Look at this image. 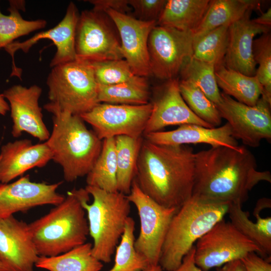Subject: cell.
<instances>
[{
	"mask_svg": "<svg viewBox=\"0 0 271 271\" xmlns=\"http://www.w3.org/2000/svg\"><path fill=\"white\" fill-rule=\"evenodd\" d=\"M195 165L192 195L206 199L242 204L259 182H271L270 172L258 171L254 155L243 146L200 151Z\"/></svg>",
	"mask_w": 271,
	"mask_h": 271,
	"instance_id": "6da1fadb",
	"label": "cell"
},
{
	"mask_svg": "<svg viewBox=\"0 0 271 271\" xmlns=\"http://www.w3.org/2000/svg\"><path fill=\"white\" fill-rule=\"evenodd\" d=\"M195 154L184 145H159L144 139L134 179L157 203L179 210L192 196Z\"/></svg>",
	"mask_w": 271,
	"mask_h": 271,
	"instance_id": "7a4b0ae2",
	"label": "cell"
},
{
	"mask_svg": "<svg viewBox=\"0 0 271 271\" xmlns=\"http://www.w3.org/2000/svg\"><path fill=\"white\" fill-rule=\"evenodd\" d=\"M230 203L192 195L169 224L159 261L162 269L173 271L177 268L194 242L223 219Z\"/></svg>",
	"mask_w": 271,
	"mask_h": 271,
	"instance_id": "3957f363",
	"label": "cell"
},
{
	"mask_svg": "<svg viewBox=\"0 0 271 271\" xmlns=\"http://www.w3.org/2000/svg\"><path fill=\"white\" fill-rule=\"evenodd\" d=\"M51 113L53 128L46 142L52 160L62 167L68 182L87 176L101 152L102 140L79 115L59 111Z\"/></svg>",
	"mask_w": 271,
	"mask_h": 271,
	"instance_id": "277c9868",
	"label": "cell"
},
{
	"mask_svg": "<svg viewBox=\"0 0 271 271\" xmlns=\"http://www.w3.org/2000/svg\"><path fill=\"white\" fill-rule=\"evenodd\" d=\"M29 227L39 256H56L85 243L88 223L77 189Z\"/></svg>",
	"mask_w": 271,
	"mask_h": 271,
	"instance_id": "5b68a950",
	"label": "cell"
},
{
	"mask_svg": "<svg viewBox=\"0 0 271 271\" xmlns=\"http://www.w3.org/2000/svg\"><path fill=\"white\" fill-rule=\"evenodd\" d=\"M77 190L93 240L92 254L101 262L108 263L129 217L130 202L126 195L118 191L110 192L90 186Z\"/></svg>",
	"mask_w": 271,
	"mask_h": 271,
	"instance_id": "8992f818",
	"label": "cell"
},
{
	"mask_svg": "<svg viewBox=\"0 0 271 271\" xmlns=\"http://www.w3.org/2000/svg\"><path fill=\"white\" fill-rule=\"evenodd\" d=\"M51 68L46 81L49 102L44 106L47 111L80 116L99 103L90 62L76 59Z\"/></svg>",
	"mask_w": 271,
	"mask_h": 271,
	"instance_id": "52a82bcc",
	"label": "cell"
},
{
	"mask_svg": "<svg viewBox=\"0 0 271 271\" xmlns=\"http://www.w3.org/2000/svg\"><path fill=\"white\" fill-rule=\"evenodd\" d=\"M126 197L136 207L140 221V231L134 241L135 249L146 258L149 265L159 264L169 224L178 210L157 203L140 189L134 179Z\"/></svg>",
	"mask_w": 271,
	"mask_h": 271,
	"instance_id": "ba28073f",
	"label": "cell"
},
{
	"mask_svg": "<svg viewBox=\"0 0 271 271\" xmlns=\"http://www.w3.org/2000/svg\"><path fill=\"white\" fill-rule=\"evenodd\" d=\"M195 262L203 271L240 259L250 252L262 256L259 247L241 233L230 222H217L196 243Z\"/></svg>",
	"mask_w": 271,
	"mask_h": 271,
	"instance_id": "9c48e42d",
	"label": "cell"
},
{
	"mask_svg": "<svg viewBox=\"0 0 271 271\" xmlns=\"http://www.w3.org/2000/svg\"><path fill=\"white\" fill-rule=\"evenodd\" d=\"M191 32L156 25L151 31L148 48L152 74L169 80L175 78L192 57Z\"/></svg>",
	"mask_w": 271,
	"mask_h": 271,
	"instance_id": "30bf717a",
	"label": "cell"
},
{
	"mask_svg": "<svg viewBox=\"0 0 271 271\" xmlns=\"http://www.w3.org/2000/svg\"><path fill=\"white\" fill-rule=\"evenodd\" d=\"M152 104H115L99 103L80 115L103 140L118 136L142 137L151 115Z\"/></svg>",
	"mask_w": 271,
	"mask_h": 271,
	"instance_id": "8fae6325",
	"label": "cell"
},
{
	"mask_svg": "<svg viewBox=\"0 0 271 271\" xmlns=\"http://www.w3.org/2000/svg\"><path fill=\"white\" fill-rule=\"evenodd\" d=\"M270 105L260 97L255 105L249 106L221 92L216 106L221 118L229 124L233 137L257 148L262 140H271Z\"/></svg>",
	"mask_w": 271,
	"mask_h": 271,
	"instance_id": "7c38bea8",
	"label": "cell"
},
{
	"mask_svg": "<svg viewBox=\"0 0 271 271\" xmlns=\"http://www.w3.org/2000/svg\"><path fill=\"white\" fill-rule=\"evenodd\" d=\"M103 14L93 9L79 14L75 36L77 59L93 62L123 59L120 43Z\"/></svg>",
	"mask_w": 271,
	"mask_h": 271,
	"instance_id": "4fadbf2b",
	"label": "cell"
},
{
	"mask_svg": "<svg viewBox=\"0 0 271 271\" xmlns=\"http://www.w3.org/2000/svg\"><path fill=\"white\" fill-rule=\"evenodd\" d=\"M61 184L32 182L28 175L12 183H1L0 219L35 207L58 205L65 197L57 192Z\"/></svg>",
	"mask_w": 271,
	"mask_h": 271,
	"instance_id": "5bb4252c",
	"label": "cell"
},
{
	"mask_svg": "<svg viewBox=\"0 0 271 271\" xmlns=\"http://www.w3.org/2000/svg\"><path fill=\"white\" fill-rule=\"evenodd\" d=\"M103 13L109 17L118 30L123 59L133 73L145 78L151 75L148 42L157 22L141 21L113 10Z\"/></svg>",
	"mask_w": 271,
	"mask_h": 271,
	"instance_id": "9a60e30c",
	"label": "cell"
},
{
	"mask_svg": "<svg viewBox=\"0 0 271 271\" xmlns=\"http://www.w3.org/2000/svg\"><path fill=\"white\" fill-rule=\"evenodd\" d=\"M42 92L37 85L29 87L15 85L4 91L3 94L9 102L14 137L18 138L26 132L40 142L49 139L50 133L39 103Z\"/></svg>",
	"mask_w": 271,
	"mask_h": 271,
	"instance_id": "2e32d148",
	"label": "cell"
},
{
	"mask_svg": "<svg viewBox=\"0 0 271 271\" xmlns=\"http://www.w3.org/2000/svg\"><path fill=\"white\" fill-rule=\"evenodd\" d=\"M39 256L29 224L14 215L0 219V261L8 271H34Z\"/></svg>",
	"mask_w": 271,
	"mask_h": 271,
	"instance_id": "e0dca14e",
	"label": "cell"
},
{
	"mask_svg": "<svg viewBox=\"0 0 271 271\" xmlns=\"http://www.w3.org/2000/svg\"><path fill=\"white\" fill-rule=\"evenodd\" d=\"M79 16L78 10L73 2H70L63 19L56 26L45 31L40 32L23 42H14L5 49L12 57L13 70L12 75L21 77V71L16 67L14 54L22 50L28 53L30 48L42 39L52 41L56 47V52L50 61V67L75 60V36L76 28Z\"/></svg>",
	"mask_w": 271,
	"mask_h": 271,
	"instance_id": "ac0fdd59",
	"label": "cell"
},
{
	"mask_svg": "<svg viewBox=\"0 0 271 271\" xmlns=\"http://www.w3.org/2000/svg\"><path fill=\"white\" fill-rule=\"evenodd\" d=\"M179 81L176 78L168 80L159 90L151 102L152 112L143 136L161 131L170 125L194 124L213 127L199 118L189 108L181 95Z\"/></svg>",
	"mask_w": 271,
	"mask_h": 271,
	"instance_id": "d6986e66",
	"label": "cell"
},
{
	"mask_svg": "<svg viewBox=\"0 0 271 271\" xmlns=\"http://www.w3.org/2000/svg\"><path fill=\"white\" fill-rule=\"evenodd\" d=\"M252 11L229 26L224 59L226 67L249 76H254L256 70L253 55L254 38L258 34L269 32L270 28L254 23L250 19Z\"/></svg>",
	"mask_w": 271,
	"mask_h": 271,
	"instance_id": "ffe728a7",
	"label": "cell"
},
{
	"mask_svg": "<svg viewBox=\"0 0 271 271\" xmlns=\"http://www.w3.org/2000/svg\"><path fill=\"white\" fill-rule=\"evenodd\" d=\"M0 183L6 184L34 168H43L52 159L46 142L33 145L27 139L9 142L0 153Z\"/></svg>",
	"mask_w": 271,
	"mask_h": 271,
	"instance_id": "44dd1931",
	"label": "cell"
},
{
	"mask_svg": "<svg viewBox=\"0 0 271 271\" xmlns=\"http://www.w3.org/2000/svg\"><path fill=\"white\" fill-rule=\"evenodd\" d=\"M153 143L163 146H178L186 144H204L211 147L224 146L238 148V142L232 136L229 124L206 127L194 124L181 125L169 131H159L144 136Z\"/></svg>",
	"mask_w": 271,
	"mask_h": 271,
	"instance_id": "7402d4cb",
	"label": "cell"
},
{
	"mask_svg": "<svg viewBox=\"0 0 271 271\" xmlns=\"http://www.w3.org/2000/svg\"><path fill=\"white\" fill-rule=\"evenodd\" d=\"M210 2V0L167 1L157 25L193 33L203 18Z\"/></svg>",
	"mask_w": 271,
	"mask_h": 271,
	"instance_id": "603a6c76",
	"label": "cell"
},
{
	"mask_svg": "<svg viewBox=\"0 0 271 271\" xmlns=\"http://www.w3.org/2000/svg\"><path fill=\"white\" fill-rule=\"evenodd\" d=\"M259 6L253 0H211L199 25L193 32V38L223 25H230Z\"/></svg>",
	"mask_w": 271,
	"mask_h": 271,
	"instance_id": "cb8c5ba5",
	"label": "cell"
},
{
	"mask_svg": "<svg viewBox=\"0 0 271 271\" xmlns=\"http://www.w3.org/2000/svg\"><path fill=\"white\" fill-rule=\"evenodd\" d=\"M215 75L223 93L246 105H255L262 93L263 88L255 75H244L226 67L224 63L215 67Z\"/></svg>",
	"mask_w": 271,
	"mask_h": 271,
	"instance_id": "d4e9b609",
	"label": "cell"
},
{
	"mask_svg": "<svg viewBox=\"0 0 271 271\" xmlns=\"http://www.w3.org/2000/svg\"><path fill=\"white\" fill-rule=\"evenodd\" d=\"M92 248V244L85 242L56 256H39L35 266L49 271H100L103 264L93 255Z\"/></svg>",
	"mask_w": 271,
	"mask_h": 271,
	"instance_id": "484cf974",
	"label": "cell"
},
{
	"mask_svg": "<svg viewBox=\"0 0 271 271\" xmlns=\"http://www.w3.org/2000/svg\"><path fill=\"white\" fill-rule=\"evenodd\" d=\"M240 203H231L228 213L231 224L243 235L254 242L261 249L263 258L270 257L271 217L254 215L256 222L249 219L248 213L243 211Z\"/></svg>",
	"mask_w": 271,
	"mask_h": 271,
	"instance_id": "4316f807",
	"label": "cell"
},
{
	"mask_svg": "<svg viewBox=\"0 0 271 271\" xmlns=\"http://www.w3.org/2000/svg\"><path fill=\"white\" fill-rule=\"evenodd\" d=\"M117 166L118 192L125 195L130 191L137 168L138 161L143 138L126 136L114 138Z\"/></svg>",
	"mask_w": 271,
	"mask_h": 271,
	"instance_id": "83f0119b",
	"label": "cell"
},
{
	"mask_svg": "<svg viewBox=\"0 0 271 271\" xmlns=\"http://www.w3.org/2000/svg\"><path fill=\"white\" fill-rule=\"evenodd\" d=\"M150 92L145 77L111 85L98 84L99 103L115 104L143 105L149 103Z\"/></svg>",
	"mask_w": 271,
	"mask_h": 271,
	"instance_id": "f1b7e54d",
	"label": "cell"
},
{
	"mask_svg": "<svg viewBox=\"0 0 271 271\" xmlns=\"http://www.w3.org/2000/svg\"><path fill=\"white\" fill-rule=\"evenodd\" d=\"M86 181L87 186L110 192L118 191L114 138L103 140L101 152L87 175Z\"/></svg>",
	"mask_w": 271,
	"mask_h": 271,
	"instance_id": "f546056e",
	"label": "cell"
},
{
	"mask_svg": "<svg viewBox=\"0 0 271 271\" xmlns=\"http://www.w3.org/2000/svg\"><path fill=\"white\" fill-rule=\"evenodd\" d=\"M9 15H5L0 10V49L5 48L18 38L44 29L47 22L42 19L29 21L21 16L20 10H25V3L10 1Z\"/></svg>",
	"mask_w": 271,
	"mask_h": 271,
	"instance_id": "4dcf8cb0",
	"label": "cell"
},
{
	"mask_svg": "<svg viewBox=\"0 0 271 271\" xmlns=\"http://www.w3.org/2000/svg\"><path fill=\"white\" fill-rule=\"evenodd\" d=\"M229 26H222L193 38L192 57L212 63L215 67L224 63L228 43Z\"/></svg>",
	"mask_w": 271,
	"mask_h": 271,
	"instance_id": "1f68e13d",
	"label": "cell"
},
{
	"mask_svg": "<svg viewBox=\"0 0 271 271\" xmlns=\"http://www.w3.org/2000/svg\"><path fill=\"white\" fill-rule=\"evenodd\" d=\"M135 222L129 217L115 249L114 264L108 271H143L149 265L146 258L135 249Z\"/></svg>",
	"mask_w": 271,
	"mask_h": 271,
	"instance_id": "d6a6232c",
	"label": "cell"
},
{
	"mask_svg": "<svg viewBox=\"0 0 271 271\" xmlns=\"http://www.w3.org/2000/svg\"><path fill=\"white\" fill-rule=\"evenodd\" d=\"M180 73L182 79L197 87L215 105L221 100V92L215 75V65L191 58Z\"/></svg>",
	"mask_w": 271,
	"mask_h": 271,
	"instance_id": "836d02e7",
	"label": "cell"
},
{
	"mask_svg": "<svg viewBox=\"0 0 271 271\" xmlns=\"http://www.w3.org/2000/svg\"><path fill=\"white\" fill-rule=\"evenodd\" d=\"M179 88L185 103L196 116L213 127L220 125L222 118L215 104L202 91L183 80L179 81Z\"/></svg>",
	"mask_w": 271,
	"mask_h": 271,
	"instance_id": "e575fe53",
	"label": "cell"
},
{
	"mask_svg": "<svg viewBox=\"0 0 271 271\" xmlns=\"http://www.w3.org/2000/svg\"><path fill=\"white\" fill-rule=\"evenodd\" d=\"M253 55L258 65L255 76L263 88L260 97L271 104V35L264 33L253 43Z\"/></svg>",
	"mask_w": 271,
	"mask_h": 271,
	"instance_id": "d590c367",
	"label": "cell"
},
{
	"mask_svg": "<svg viewBox=\"0 0 271 271\" xmlns=\"http://www.w3.org/2000/svg\"><path fill=\"white\" fill-rule=\"evenodd\" d=\"M90 63L93 69L95 80L99 85L117 84L133 80L138 76L133 73L124 59Z\"/></svg>",
	"mask_w": 271,
	"mask_h": 271,
	"instance_id": "8d00e7d4",
	"label": "cell"
},
{
	"mask_svg": "<svg viewBox=\"0 0 271 271\" xmlns=\"http://www.w3.org/2000/svg\"><path fill=\"white\" fill-rule=\"evenodd\" d=\"M165 0H128V3L139 19L144 21H156L164 9Z\"/></svg>",
	"mask_w": 271,
	"mask_h": 271,
	"instance_id": "74e56055",
	"label": "cell"
},
{
	"mask_svg": "<svg viewBox=\"0 0 271 271\" xmlns=\"http://www.w3.org/2000/svg\"><path fill=\"white\" fill-rule=\"evenodd\" d=\"M87 2L93 6V9L101 12L107 10H113L125 14L131 9L128 0H90Z\"/></svg>",
	"mask_w": 271,
	"mask_h": 271,
	"instance_id": "f35d334b",
	"label": "cell"
},
{
	"mask_svg": "<svg viewBox=\"0 0 271 271\" xmlns=\"http://www.w3.org/2000/svg\"><path fill=\"white\" fill-rule=\"evenodd\" d=\"M246 271H271V264L269 261L250 252L241 259Z\"/></svg>",
	"mask_w": 271,
	"mask_h": 271,
	"instance_id": "ab89813d",
	"label": "cell"
},
{
	"mask_svg": "<svg viewBox=\"0 0 271 271\" xmlns=\"http://www.w3.org/2000/svg\"><path fill=\"white\" fill-rule=\"evenodd\" d=\"M195 247L194 245L184 256L180 265L173 271H203L195 263ZM217 271H220V270Z\"/></svg>",
	"mask_w": 271,
	"mask_h": 271,
	"instance_id": "60d3db41",
	"label": "cell"
},
{
	"mask_svg": "<svg viewBox=\"0 0 271 271\" xmlns=\"http://www.w3.org/2000/svg\"><path fill=\"white\" fill-rule=\"evenodd\" d=\"M252 21L256 24L270 28L271 26V8L269 7L267 10L262 13L257 18L252 19Z\"/></svg>",
	"mask_w": 271,
	"mask_h": 271,
	"instance_id": "b9f144b4",
	"label": "cell"
},
{
	"mask_svg": "<svg viewBox=\"0 0 271 271\" xmlns=\"http://www.w3.org/2000/svg\"><path fill=\"white\" fill-rule=\"evenodd\" d=\"M220 271H246L241 260H235L224 265Z\"/></svg>",
	"mask_w": 271,
	"mask_h": 271,
	"instance_id": "7bdbcfd3",
	"label": "cell"
},
{
	"mask_svg": "<svg viewBox=\"0 0 271 271\" xmlns=\"http://www.w3.org/2000/svg\"><path fill=\"white\" fill-rule=\"evenodd\" d=\"M10 110L9 103L6 101L3 94H0V114L5 115Z\"/></svg>",
	"mask_w": 271,
	"mask_h": 271,
	"instance_id": "ee69618b",
	"label": "cell"
},
{
	"mask_svg": "<svg viewBox=\"0 0 271 271\" xmlns=\"http://www.w3.org/2000/svg\"><path fill=\"white\" fill-rule=\"evenodd\" d=\"M143 271H163L159 264L155 265H148Z\"/></svg>",
	"mask_w": 271,
	"mask_h": 271,
	"instance_id": "f6af8a7d",
	"label": "cell"
},
{
	"mask_svg": "<svg viewBox=\"0 0 271 271\" xmlns=\"http://www.w3.org/2000/svg\"><path fill=\"white\" fill-rule=\"evenodd\" d=\"M0 271H8L6 266L0 261Z\"/></svg>",
	"mask_w": 271,
	"mask_h": 271,
	"instance_id": "bcb514c9",
	"label": "cell"
},
{
	"mask_svg": "<svg viewBox=\"0 0 271 271\" xmlns=\"http://www.w3.org/2000/svg\"><path fill=\"white\" fill-rule=\"evenodd\" d=\"M0 158H1V157H0ZM0 184H1V183H0Z\"/></svg>",
	"mask_w": 271,
	"mask_h": 271,
	"instance_id": "7dc6e473",
	"label": "cell"
}]
</instances>
